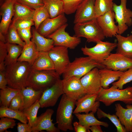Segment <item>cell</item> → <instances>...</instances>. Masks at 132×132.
Wrapping results in <instances>:
<instances>
[{"mask_svg": "<svg viewBox=\"0 0 132 132\" xmlns=\"http://www.w3.org/2000/svg\"><path fill=\"white\" fill-rule=\"evenodd\" d=\"M31 66L28 62L20 61L6 66L5 73L9 87L20 90L26 87Z\"/></svg>", "mask_w": 132, "mask_h": 132, "instance_id": "cell-1", "label": "cell"}, {"mask_svg": "<svg viewBox=\"0 0 132 132\" xmlns=\"http://www.w3.org/2000/svg\"><path fill=\"white\" fill-rule=\"evenodd\" d=\"M76 101L64 94L62 95L56 115V123L60 130L64 132L74 130L73 114Z\"/></svg>", "mask_w": 132, "mask_h": 132, "instance_id": "cell-2", "label": "cell"}, {"mask_svg": "<svg viewBox=\"0 0 132 132\" xmlns=\"http://www.w3.org/2000/svg\"><path fill=\"white\" fill-rule=\"evenodd\" d=\"M96 100L102 102L107 106H110L117 101H120L126 104H132V86L120 89L113 85L105 89L102 87L98 94Z\"/></svg>", "mask_w": 132, "mask_h": 132, "instance_id": "cell-3", "label": "cell"}, {"mask_svg": "<svg viewBox=\"0 0 132 132\" xmlns=\"http://www.w3.org/2000/svg\"><path fill=\"white\" fill-rule=\"evenodd\" d=\"M60 75L55 70H31L26 83V87L36 90L44 91L50 87L59 79Z\"/></svg>", "mask_w": 132, "mask_h": 132, "instance_id": "cell-4", "label": "cell"}, {"mask_svg": "<svg viewBox=\"0 0 132 132\" xmlns=\"http://www.w3.org/2000/svg\"><path fill=\"white\" fill-rule=\"evenodd\" d=\"M105 67L89 56L76 58L67 66L63 75V79L76 76L80 79L93 68Z\"/></svg>", "mask_w": 132, "mask_h": 132, "instance_id": "cell-5", "label": "cell"}, {"mask_svg": "<svg viewBox=\"0 0 132 132\" xmlns=\"http://www.w3.org/2000/svg\"><path fill=\"white\" fill-rule=\"evenodd\" d=\"M74 36L86 38L88 43L102 41L105 36L96 18L86 22L75 24L73 28Z\"/></svg>", "mask_w": 132, "mask_h": 132, "instance_id": "cell-6", "label": "cell"}, {"mask_svg": "<svg viewBox=\"0 0 132 132\" xmlns=\"http://www.w3.org/2000/svg\"><path fill=\"white\" fill-rule=\"evenodd\" d=\"M93 47L89 48L85 45L81 48L83 54L90 57L97 63L102 64L117 46V43L100 41Z\"/></svg>", "mask_w": 132, "mask_h": 132, "instance_id": "cell-7", "label": "cell"}, {"mask_svg": "<svg viewBox=\"0 0 132 132\" xmlns=\"http://www.w3.org/2000/svg\"><path fill=\"white\" fill-rule=\"evenodd\" d=\"M120 1L119 5L114 3L113 11L118 23V34L121 35L132 25V11L126 7L127 0H120Z\"/></svg>", "mask_w": 132, "mask_h": 132, "instance_id": "cell-8", "label": "cell"}, {"mask_svg": "<svg viewBox=\"0 0 132 132\" xmlns=\"http://www.w3.org/2000/svg\"><path fill=\"white\" fill-rule=\"evenodd\" d=\"M66 23L64 24L47 38L53 39L54 45L61 46L71 49H75L81 42L80 38L70 35L65 30L68 26Z\"/></svg>", "mask_w": 132, "mask_h": 132, "instance_id": "cell-9", "label": "cell"}, {"mask_svg": "<svg viewBox=\"0 0 132 132\" xmlns=\"http://www.w3.org/2000/svg\"><path fill=\"white\" fill-rule=\"evenodd\" d=\"M68 49L64 46H55L48 52L54 64L55 70L60 76L63 74L70 62Z\"/></svg>", "mask_w": 132, "mask_h": 132, "instance_id": "cell-10", "label": "cell"}, {"mask_svg": "<svg viewBox=\"0 0 132 132\" xmlns=\"http://www.w3.org/2000/svg\"><path fill=\"white\" fill-rule=\"evenodd\" d=\"M62 88L67 97L77 100L86 94L80 79L74 76L61 80Z\"/></svg>", "mask_w": 132, "mask_h": 132, "instance_id": "cell-11", "label": "cell"}, {"mask_svg": "<svg viewBox=\"0 0 132 132\" xmlns=\"http://www.w3.org/2000/svg\"><path fill=\"white\" fill-rule=\"evenodd\" d=\"M61 80L59 79L53 85L43 91L39 100L41 108L54 106L59 97L64 94Z\"/></svg>", "mask_w": 132, "mask_h": 132, "instance_id": "cell-12", "label": "cell"}, {"mask_svg": "<svg viewBox=\"0 0 132 132\" xmlns=\"http://www.w3.org/2000/svg\"><path fill=\"white\" fill-rule=\"evenodd\" d=\"M99 70L95 67L80 79L86 94H98L102 88Z\"/></svg>", "mask_w": 132, "mask_h": 132, "instance_id": "cell-13", "label": "cell"}, {"mask_svg": "<svg viewBox=\"0 0 132 132\" xmlns=\"http://www.w3.org/2000/svg\"><path fill=\"white\" fill-rule=\"evenodd\" d=\"M102 64L114 70L125 71L132 68V58L119 53H111Z\"/></svg>", "mask_w": 132, "mask_h": 132, "instance_id": "cell-14", "label": "cell"}, {"mask_svg": "<svg viewBox=\"0 0 132 132\" xmlns=\"http://www.w3.org/2000/svg\"><path fill=\"white\" fill-rule=\"evenodd\" d=\"M95 0H84L78 6L76 11L74 23L89 21L96 18L94 5Z\"/></svg>", "mask_w": 132, "mask_h": 132, "instance_id": "cell-15", "label": "cell"}, {"mask_svg": "<svg viewBox=\"0 0 132 132\" xmlns=\"http://www.w3.org/2000/svg\"><path fill=\"white\" fill-rule=\"evenodd\" d=\"M96 19L105 37H112L118 34L119 28L114 22L115 14L113 11H109Z\"/></svg>", "mask_w": 132, "mask_h": 132, "instance_id": "cell-16", "label": "cell"}, {"mask_svg": "<svg viewBox=\"0 0 132 132\" xmlns=\"http://www.w3.org/2000/svg\"><path fill=\"white\" fill-rule=\"evenodd\" d=\"M98 94H85L76 100V107L73 113L92 112L94 113L97 112L100 105L99 101H97Z\"/></svg>", "mask_w": 132, "mask_h": 132, "instance_id": "cell-17", "label": "cell"}, {"mask_svg": "<svg viewBox=\"0 0 132 132\" xmlns=\"http://www.w3.org/2000/svg\"><path fill=\"white\" fill-rule=\"evenodd\" d=\"M67 21L64 13L53 18H48L41 23L37 30L42 35L47 38L49 35L66 23Z\"/></svg>", "mask_w": 132, "mask_h": 132, "instance_id": "cell-18", "label": "cell"}, {"mask_svg": "<svg viewBox=\"0 0 132 132\" xmlns=\"http://www.w3.org/2000/svg\"><path fill=\"white\" fill-rule=\"evenodd\" d=\"M54 112L53 109H48L38 117L35 125L32 128V132H38L43 130L48 132H60V130L52 122L51 118Z\"/></svg>", "mask_w": 132, "mask_h": 132, "instance_id": "cell-19", "label": "cell"}, {"mask_svg": "<svg viewBox=\"0 0 132 132\" xmlns=\"http://www.w3.org/2000/svg\"><path fill=\"white\" fill-rule=\"evenodd\" d=\"M16 0H5L1 5L0 32L5 36L8 33L11 19L13 16L14 6Z\"/></svg>", "mask_w": 132, "mask_h": 132, "instance_id": "cell-20", "label": "cell"}, {"mask_svg": "<svg viewBox=\"0 0 132 132\" xmlns=\"http://www.w3.org/2000/svg\"><path fill=\"white\" fill-rule=\"evenodd\" d=\"M115 114L118 117L126 132H132V105L127 104L126 108L120 103L115 104Z\"/></svg>", "mask_w": 132, "mask_h": 132, "instance_id": "cell-21", "label": "cell"}, {"mask_svg": "<svg viewBox=\"0 0 132 132\" xmlns=\"http://www.w3.org/2000/svg\"><path fill=\"white\" fill-rule=\"evenodd\" d=\"M101 85L105 89L109 88L111 83L118 80L124 71H115L105 67L99 69Z\"/></svg>", "mask_w": 132, "mask_h": 132, "instance_id": "cell-22", "label": "cell"}, {"mask_svg": "<svg viewBox=\"0 0 132 132\" xmlns=\"http://www.w3.org/2000/svg\"><path fill=\"white\" fill-rule=\"evenodd\" d=\"M32 38L31 41L35 45L38 52H48L54 46L53 39L46 38L42 35L35 28L32 29Z\"/></svg>", "mask_w": 132, "mask_h": 132, "instance_id": "cell-23", "label": "cell"}, {"mask_svg": "<svg viewBox=\"0 0 132 132\" xmlns=\"http://www.w3.org/2000/svg\"><path fill=\"white\" fill-rule=\"evenodd\" d=\"M115 36L118 42L116 53L132 58V34L124 37L117 34Z\"/></svg>", "mask_w": 132, "mask_h": 132, "instance_id": "cell-24", "label": "cell"}, {"mask_svg": "<svg viewBox=\"0 0 132 132\" xmlns=\"http://www.w3.org/2000/svg\"><path fill=\"white\" fill-rule=\"evenodd\" d=\"M31 70H55L54 64L48 52H39L38 55L31 66Z\"/></svg>", "mask_w": 132, "mask_h": 132, "instance_id": "cell-25", "label": "cell"}, {"mask_svg": "<svg viewBox=\"0 0 132 132\" xmlns=\"http://www.w3.org/2000/svg\"><path fill=\"white\" fill-rule=\"evenodd\" d=\"M43 91L36 90L28 86L20 89V92L23 96L24 101L22 110L29 107L37 100H39Z\"/></svg>", "mask_w": 132, "mask_h": 132, "instance_id": "cell-26", "label": "cell"}, {"mask_svg": "<svg viewBox=\"0 0 132 132\" xmlns=\"http://www.w3.org/2000/svg\"><path fill=\"white\" fill-rule=\"evenodd\" d=\"M39 52L35 44L31 41L29 44H26L23 47L17 61L26 62L32 66L37 57Z\"/></svg>", "mask_w": 132, "mask_h": 132, "instance_id": "cell-27", "label": "cell"}, {"mask_svg": "<svg viewBox=\"0 0 132 132\" xmlns=\"http://www.w3.org/2000/svg\"><path fill=\"white\" fill-rule=\"evenodd\" d=\"M94 113L92 112L90 113L81 114L80 113L74 114L79 121V122L82 125L85 126L88 130L90 126L96 125L108 127L109 125L106 122L98 120L95 117Z\"/></svg>", "mask_w": 132, "mask_h": 132, "instance_id": "cell-28", "label": "cell"}, {"mask_svg": "<svg viewBox=\"0 0 132 132\" xmlns=\"http://www.w3.org/2000/svg\"><path fill=\"white\" fill-rule=\"evenodd\" d=\"M7 54L4 61L5 66L16 63L20 55L23 47L16 44L6 43Z\"/></svg>", "mask_w": 132, "mask_h": 132, "instance_id": "cell-29", "label": "cell"}, {"mask_svg": "<svg viewBox=\"0 0 132 132\" xmlns=\"http://www.w3.org/2000/svg\"><path fill=\"white\" fill-rule=\"evenodd\" d=\"M50 18H53L64 13V3L62 0H43Z\"/></svg>", "mask_w": 132, "mask_h": 132, "instance_id": "cell-30", "label": "cell"}, {"mask_svg": "<svg viewBox=\"0 0 132 132\" xmlns=\"http://www.w3.org/2000/svg\"><path fill=\"white\" fill-rule=\"evenodd\" d=\"M34 11V9L22 4L16 0L14 5L12 22L20 19H32Z\"/></svg>", "mask_w": 132, "mask_h": 132, "instance_id": "cell-31", "label": "cell"}, {"mask_svg": "<svg viewBox=\"0 0 132 132\" xmlns=\"http://www.w3.org/2000/svg\"><path fill=\"white\" fill-rule=\"evenodd\" d=\"M3 117L16 119L24 123H27L28 121L22 111L14 110L9 107L1 106L0 108V117Z\"/></svg>", "mask_w": 132, "mask_h": 132, "instance_id": "cell-32", "label": "cell"}, {"mask_svg": "<svg viewBox=\"0 0 132 132\" xmlns=\"http://www.w3.org/2000/svg\"><path fill=\"white\" fill-rule=\"evenodd\" d=\"M114 0H95L94 8L96 18L113 11Z\"/></svg>", "mask_w": 132, "mask_h": 132, "instance_id": "cell-33", "label": "cell"}, {"mask_svg": "<svg viewBox=\"0 0 132 132\" xmlns=\"http://www.w3.org/2000/svg\"><path fill=\"white\" fill-rule=\"evenodd\" d=\"M20 92V90L10 87L1 89L0 99L2 106L9 107L13 98Z\"/></svg>", "mask_w": 132, "mask_h": 132, "instance_id": "cell-34", "label": "cell"}, {"mask_svg": "<svg viewBox=\"0 0 132 132\" xmlns=\"http://www.w3.org/2000/svg\"><path fill=\"white\" fill-rule=\"evenodd\" d=\"M40 108L41 106L39 100H38L31 106L22 110L27 118L28 123L32 128L35 125L36 123L38 118L37 112Z\"/></svg>", "mask_w": 132, "mask_h": 132, "instance_id": "cell-35", "label": "cell"}, {"mask_svg": "<svg viewBox=\"0 0 132 132\" xmlns=\"http://www.w3.org/2000/svg\"><path fill=\"white\" fill-rule=\"evenodd\" d=\"M50 18L49 14L44 5L34 9L32 19L35 29L37 30L41 23Z\"/></svg>", "mask_w": 132, "mask_h": 132, "instance_id": "cell-36", "label": "cell"}, {"mask_svg": "<svg viewBox=\"0 0 132 132\" xmlns=\"http://www.w3.org/2000/svg\"><path fill=\"white\" fill-rule=\"evenodd\" d=\"M97 115L99 119L107 118L109 119L116 127L117 132H126L124 126L121 123L118 117L115 114H107L99 108L97 111Z\"/></svg>", "mask_w": 132, "mask_h": 132, "instance_id": "cell-37", "label": "cell"}, {"mask_svg": "<svg viewBox=\"0 0 132 132\" xmlns=\"http://www.w3.org/2000/svg\"><path fill=\"white\" fill-rule=\"evenodd\" d=\"M6 37L7 42L16 44L23 47L26 43L21 38L17 29L12 25L10 26Z\"/></svg>", "mask_w": 132, "mask_h": 132, "instance_id": "cell-38", "label": "cell"}, {"mask_svg": "<svg viewBox=\"0 0 132 132\" xmlns=\"http://www.w3.org/2000/svg\"><path fill=\"white\" fill-rule=\"evenodd\" d=\"M132 81V68L124 72L116 82L112 83L113 85L116 86L118 88L123 89V86Z\"/></svg>", "mask_w": 132, "mask_h": 132, "instance_id": "cell-39", "label": "cell"}, {"mask_svg": "<svg viewBox=\"0 0 132 132\" xmlns=\"http://www.w3.org/2000/svg\"><path fill=\"white\" fill-rule=\"evenodd\" d=\"M64 3V13L67 15L75 12L78 6L84 0H62Z\"/></svg>", "mask_w": 132, "mask_h": 132, "instance_id": "cell-40", "label": "cell"}, {"mask_svg": "<svg viewBox=\"0 0 132 132\" xmlns=\"http://www.w3.org/2000/svg\"><path fill=\"white\" fill-rule=\"evenodd\" d=\"M23 104V97L20 92L12 99L9 108L14 110L22 111Z\"/></svg>", "mask_w": 132, "mask_h": 132, "instance_id": "cell-41", "label": "cell"}, {"mask_svg": "<svg viewBox=\"0 0 132 132\" xmlns=\"http://www.w3.org/2000/svg\"><path fill=\"white\" fill-rule=\"evenodd\" d=\"M11 24L17 30L31 27L32 26L34 25V23L32 19H22L12 22Z\"/></svg>", "mask_w": 132, "mask_h": 132, "instance_id": "cell-42", "label": "cell"}, {"mask_svg": "<svg viewBox=\"0 0 132 132\" xmlns=\"http://www.w3.org/2000/svg\"><path fill=\"white\" fill-rule=\"evenodd\" d=\"M0 120V132H2L9 128H13L16 125L15 121L13 119L3 117Z\"/></svg>", "mask_w": 132, "mask_h": 132, "instance_id": "cell-43", "label": "cell"}, {"mask_svg": "<svg viewBox=\"0 0 132 132\" xmlns=\"http://www.w3.org/2000/svg\"><path fill=\"white\" fill-rule=\"evenodd\" d=\"M7 53L6 43L0 42V70H5L4 61Z\"/></svg>", "mask_w": 132, "mask_h": 132, "instance_id": "cell-44", "label": "cell"}, {"mask_svg": "<svg viewBox=\"0 0 132 132\" xmlns=\"http://www.w3.org/2000/svg\"><path fill=\"white\" fill-rule=\"evenodd\" d=\"M18 33L21 39L26 43L28 44L30 43L32 35L31 32V27L28 28L17 30Z\"/></svg>", "mask_w": 132, "mask_h": 132, "instance_id": "cell-45", "label": "cell"}, {"mask_svg": "<svg viewBox=\"0 0 132 132\" xmlns=\"http://www.w3.org/2000/svg\"><path fill=\"white\" fill-rule=\"evenodd\" d=\"M20 3L35 9L44 5L43 0H16Z\"/></svg>", "mask_w": 132, "mask_h": 132, "instance_id": "cell-46", "label": "cell"}, {"mask_svg": "<svg viewBox=\"0 0 132 132\" xmlns=\"http://www.w3.org/2000/svg\"><path fill=\"white\" fill-rule=\"evenodd\" d=\"M17 128L18 132H32V127L28 123L19 122L17 124Z\"/></svg>", "mask_w": 132, "mask_h": 132, "instance_id": "cell-47", "label": "cell"}, {"mask_svg": "<svg viewBox=\"0 0 132 132\" xmlns=\"http://www.w3.org/2000/svg\"><path fill=\"white\" fill-rule=\"evenodd\" d=\"M74 130L76 132H90L85 126L79 122L75 121L73 123Z\"/></svg>", "mask_w": 132, "mask_h": 132, "instance_id": "cell-48", "label": "cell"}, {"mask_svg": "<svg viewBox=\"0 0 132 132\" xmlns=\"http://www.w3.org/2000/svg\"><path fill=\"white\" fill-rule=\"evenodd\" d=\"M8 82L5 77V71L0 70V88H6Z\"/></svg>", "mask_w": 132, "mask_h": 132, "instance_id": "cell-49", "label": "cell"}, {"mask_svg": "<svg viewBox=\"0 0 132 132\" xmlns=\"http://www.w3.org/2000/svg\"><path fill=\"white\" fill-rule=\"evenodd\" d=\"M100 126V125H94L90 127L89 129L92 132H103Z\"/></svg>", "mask_w": 132, "mask_h": 132, "instance_id": "cell-50", "label": "cell"}, {"mask_svg": "<svg viewBox=\"0 0 132 132\" xmlns=\"http://www.w3.org/2000/svg\"><path fill=\"white\" fill-rule=\"evenodd\" d=\"M0 42L4 43H6L7 42L5 35L0 32Z\"/></svg>", "mask_w": 132, "mask_h": 132, "instance_id": "cell-51", "label": "cell"}, {"mask_svg": "<svg viewBox=\"0 0 132 132\" xmlns=\"http://www.w3.org/2000/svg\"></svg>", "mask_w": 132, "mask_h": 132, "instance_id": "cell-52", "label": "cell"}]
</instances>
